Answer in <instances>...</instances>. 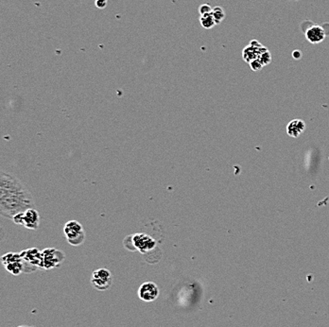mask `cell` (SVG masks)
<instances>
[{"label": "cell", "mask_w": 329, "mask_h": 327, "mask_svg": "<svg viewBox=\"0 0 329 327\" xmlns=\"http://www.w3.org/2000/svg\"><path fill=\"white\" fill-rule=\"evenodd\" d=\"M35 207L31 191L16 175L0 170V216L13 219L17 214Z\"/></svg>", "instance_id": "6da1fadb"}, {"label": "cell", "mask_w": 329, "mask_h": 327, "mask_svg": "<svg viewBox=\"0 0 329 327\" xmlns=\"http://www.w3.org/2000/svg\"><path fill=\"white\" fill-rule=\"evenodd\" d=\"M1 262L6 269L14 275H19L22 272L30 273L35 271L32 267H30L22 259L20 253L9 252L1 257Z\"/></svg>", "instance_id": "7a4b0ae2"}, {"label": "cell", "mask_w": 329, "mask_h": 327, "mask_svg": "<svg viewBox=\"0 0 329 327\" xmlns=\"http://www.w3.org/2000/svg\"><path fill=\"white\" fill-rule=\"evenodd\" d=\"M63 234L66 241L74 247L81 245L86 236L82 225L77 220H69L64 224Z\"/></svg>", "instance_id": "3957f363"}, {"label": "cell", "mask_w": 329, "mask_h": 327, "mask_svg": "<svg viewBox=\"0 0 329 327\" xmlns=\"http://www.w3.org/2000/svg\"><path fill=\"white\" fill-rule=\"evenodd\" d=\"M132 250H138L142 254H147L156 248L155 239L150 234L145 233H136L129 235Z\"/></svg>", "instance_id": "277c9868"}, {"label": "cell", "mask_w": 329, "mask_h": 327, "mask_svg": "<svg viewBox=\"0 0 329 327\" xmlns=\"http://www.w3.org/2000/svg\"><path fill=\"white\" fill-rule=\"evenodd\" d=\"M40 214L35 207L29 208L26 211L17 214L13 221L17 225H22L29 230H37L40 225Z\"/></svg>", "instance_id": "5b68a950"}, {"label": "cell", "mask_w": 329, "mask_h": 327, "mask_svg": "<svg viewBox=\"0 0 329 327\" xmlns=\"http://www.w3.org/2000/svg\"><path fill=\"white\" fill-rule=\"evenodd\" d=\"M90 281L97 290L105 291L109 289L113 284V275L107 269H98L92 272Z\"/></svg>", "instance_id": "8992f818"}, {"label": "cell", "mask_w": 329, "mask_h": 327, "mask_svg": "<svg viewBox=\"0 0 329 327\" xmlns=\"http://www.w3.org/2000/svg\"><path fill=\"white\" fill-rule=\"evenodd\" d=\"M43 255V269H52L56 267H59L63 263L64 260V253L60 250L54 249V248H47L42 250Z\"/></svg>", "instance_id": "52a82bcc"}, {"label": "cell", "mask_w": 329, "mask_h": 327, "mask_svg": "<svg viewBox=\"0 0 329 327\" xmlns=\"http://www.w3.org/2000/svg\"><path fill=\"white\" fill-rule=\"evenodd\" d=\"M160 290L156 284L154 282H145L138 289V297L143 302L151 303L157 300Z\"/></svg>", "instance_id": "ba28073f"}, {"label": "cell", "mask_w": 329, "mask_h": 327, "mask_svg": "<svg viewBox=\"0 0 329 327\" xmlns=\"http://www.w3.org/2000/svg\"><path fill=\"white\" fill-rule=\"evenodd\" d=\"M20 255L22 259L30 266L32 267L34 270L38 269H42V264H43V255L42 251L36 248H32V249L25 250L22 252H20Z\"/></svg>", "instance_id": "9c48e42d"}, {"label": "cell", "mask_w": 329, "mask_h": 327, "mask_svg": "<svg viewBox=\"0 0 329 327\" xmlns=\"http://www.w3.org/2000/svg\"><path fill=\"white\" fill-rule=\"evenodd\" d=\"M265 48L266 47H263L257 41H252L250 46H248L243 49V52H242L243 60L245 62L250 63L252 61L256 60Z\"/></svg>", "instance_id": "30bf717a"}, {"label": "cell", "mask_w": 329, "mask_h": 327, "mask_svg": "<svg viewBox=\"0 0 329 327\" xmlns=\"http://www.w3.org/2000/svg\"><path fill=\"white\" fill-rule=\"evenodd\" d=\"M305 36L310 44H320L326 39L327 33L322 26L313 25L305 32Z\"/></svg>", "instance_id": "8fae6325"}, {"label": "cell", "mask_w": 329, "mask_h": 327, "mask_svg": "<svg viewBox=\"0 0 329 327\" xmlns=\"http://www.w3.org/2000/svg\"><path fill=\"white\" fill-rule=\"evenodd\" d=\"M306 130V123L302 119H293L287 125V134L290 137H299L301 134Z\"/></svg>", "instance_id": "7c38bea8"}, {"label": "cell", "mask_w": 329, "mask_h": 327, "mask_svg": "<svg viewBox=\"0 0 329 327\" xmlns=\"http://www.w3.org/2000/svg\"><path fill=\"white\" fill-rule=\"evenodd\" d=\"M200 22H201V25L206 30L212 29L215 25H217L214 17L212 16V13L206 14V15H204V16H201Z\"/></svg>", "instance_id": "4fadbf2b"}, {"label": "cell", "mask_w": 329, "mask_h": 327, "mask_svg": "<svg viewBox=\"0 0 329 327\" xmlns=\"http://www.w3.org/2000/svg\"><path fill=\"white\" fill-rule=\"evenodd\" d=\"M212 16H213L215 21H216V24L218 25L222 20H224V18H225L224 10L221 7H219V6L214 7L212 9Z\"/></svg>", "instance_id": "5bb4252c"}, {"label": "cell", "mask_w": 329, "mask_h": 327, "mask_svg": "<svg viewBox=\"0 0 329 327\" xmlns=\"http://www.w3.org/2000/svg\"><path fill=\"white\" fill-rule=\"evenodd\" d=\"M257 59L261 62V63L263 64V66H265V65H268L269 63H271V54L270 53V51L267 48H265Z\"/></svg>", "instance_id": "9a60e30c"}, {"label": "cell", "mask_w": 329, "mask_h": 327, "mask_svg": "<svg viewBox=\"0 0 329 327\" xmlns=\"http://www.w3.org/2000/svg\"><path fill=\"white\" fill-rule=\"evenodd\" d=\"M249 64H250L252 70H253V71H259V70H261L264 67L263 64L261 63V62L258 59L252 61Z\"/></svg>", "instance_id": "2e32d148"}, {"label": "cell", "mask_w": 329, "mask_h": 327, "mask_svg": "<svg viewBox=\"0 0 329 327\" xmlns=\"http://www.w3.org/2000/svg\"><path fill=\"white\" fill-rule=\"evenodd\" d=\"M212 9H213V8H211L210 5H208V4H203V5H201L200 8H199V13H200L201 16H204V15H206V14L212 13Z\"/></svg>", "instance_id": "e0dca14e"}, {"label": "cell", "mask_w": 329, "mask_h": 327, "mask_svg": "<svg viewBox=\"0 0 329 327\" xmlns=\"http://www.w3.org/2000/svg\"><path fill=\"white\" fill-rule=\"evenodd\" d=\"M95 3L98 9H104L107 5V0H96Z\"/></svg>", "instance_id": "ac0fdd59"}, {"label": "cell", "mask_w": 329, "mask_h": 327, "mask_svg": "<svg viewBox=\"0 0 329 327\" xmlns=\"http://www.w3.org/2000/svg\"><path fill=\"white\" fill-rule=\"evenodd\" d=\"M292 56L295 60H300L302 58V52L300 50H295V51H293Z\"/></svg>", "instance_id": "d6986e66"}, {"label": "cell", "mask_w": 329, "mask_h": 327, "mask_svg": "<svg viewBox=\"0 0 329 327\" xmlns=\"http://www.w3.org/2000/svg\"><path fill=\"white\" fill-rule=\"evenodd\" d=\"M25 327V326H21V327Z\"/></svg>", "instance_id": "ffe728a7"}]
</instances>
